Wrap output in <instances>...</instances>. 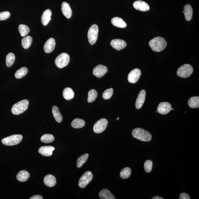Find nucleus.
<instances>
[{
    "mask_svg": "<svg viewBox=\"0 0 199 199\" xmlns=\"http://www.w3.org/2000/svg\"><path fill=\"white\" fill-rule=\"evenodd\" d=\"M93 178V175L91 172H86L79 179L78 183L79 187L82 189L86 187L92 181Z\"/></svg>",
    "mask_w": 199,
    "mask_h": 199,
    "instance_id": "8",
    "label": "nucleus"
},
{
    "mask_svg": "<svg viewBox=\"0 0 199 199\" xmlns=\"http://www.w3.org/2000/svg\"><path fill=\"white\" fill-rule=\"evenodd\" d=\"M89 155L88 153H85V154L81 156H80L78 159H77V168H81L84 163H86V162L87 161Z\"/></svg>",
    "mask_w": 199,
    "mask_h": 199,
    "instance_id": "31",
    "label": "nucleus"
},
{
    "mask_svg": "<svg viewBox=\"0 0 199 199\" xmlns=\"http://www.w3.org/2000/svg\"><path fill=\"white\" fill-rule=\"evenodd\" d=\"M75 94L72 88H66L63 92V96L66 100H69L74 98Z\"/></svg>",
    "mask_w": 199,
    "mask_h": 199,
    "instance_id": "25",
    "label": "nucleus"
},
{
    "mask_svg": "<svg viewBox=\"0 0 199 199\" xmlns=\"http://www.w3.org/2000/svg\"><path fill=\"white\" fill-rule=\"evenodd\" d=\"M133 6L136 9L142 12L147 11L150 9L148 4L142 1H135L133 3Z\"/></svg>",
    "mask_w": 199,
    "mask_h": 199,
    "instance_id": "14",
    "label": "nucleus"
},
{
    "mask_svg": "<svg viewBox=\"0 0 199 199\" xmlns=\"http://www.w3.org/2000/svg\"><path fill=\"white\" fill-rule=\"evenodd\" d=\"M131 174V169L128 167L125 168L121 171L120 176L122 179H125L128 178Z\"/></svg>",
    "mask_w": 199,
    "mask_h": 199,
    "instance_id": "33",
    "label": "nucleus"
},
{
    "mask_svg": "<svg viewBox=\"0 0 199 199\" xmlns=\"http://www.w3.org/2000/svg\"><path fill=\"white\" fill-rule=\"evenodd\" d=\"M99 196L102 199H115V197L109 190L104 189L100 191Z\"/></svg>",
    "mask_w": 199,
    "mask_h": 199,
    "instance_id": "23",
    "label": "nucleus"
},
{
    "mask_svg": "<svg viewBox=\"0 0 199 199\" xmlns=\"http://www.w3.org/2000/svg\"><path fill=\"white\" fill-rule=\"evenodd\" d=\"M52 113L56 122L58 123H60L62 122V116L60 112L59 108L57 106L55 105L53 107Z\"/></svg>",
    "mask_w": 199,
    "mask_h": 199,
    "instance_id": "26",
    "label": "nucleus"
},
{
    "mask_svg": "<svg viewBox=\"0 0 199 199\" xmlns=\"http://www.w3.org/2000/svg\"><path fill=\"white\" fill-rule=\"evenodd\" d=\"M119 119V117H118V118L116 120H118Z\"/></svg>",
    "mask_w": 199,
    "mask_h": 199,
    "instance_id": "43",
    "label": "nucleus"
},
{
    "mask_svg": "<svg viewBox=\"0 0 199 199\" xmlns=\"http://www.w3.org/2000/svg\"><path fill=\"white\" fill-rule=\"evenodd\" d=\"M179 199H190V196L189 194L186 193H181L179 195Z\"/></svg>",
    "mask_w": 199,
    "mask_h": 199,
    "instance_id": "40",
    "label": "nucleus"
},
{
    "mask_svg": "<svg viewBox=\"0 0 199 199\" xmlns=\"http://www.w3.org/2000/svg\"><path fill=\"white\" fill-rule=\"evenodd\" d=\"M71 125L73 128H81L85 126V122L81 119L76 118L72 121Z\"/></svg>",
    "mask_w": 199,
    "mask_h": 199,
    "instance_id": "28",
    "label": "nucleus"
},
{
    "mask_svg": "<svg viewBox=\"0 0 199 199\" xmlns=\"http://www.w3.org/2000/svg\"><path fill=\"white\" fill-rule=\"evenodd\" d=\"M145 91L144 90L140 91L135 103V107L137 109H140L142 106L145 102Z\"/></svg>",
    "mask_w": 199,
    "mask_h": 199,
    "instance_id": "17",
    "label": "nucleus"
},
{
    "mask_svg": "<svg viewBox=\"0 0 199 199\" xmlns=\"http://www.w3.org/2000/svg\"><path fill=\"white\" fill-rule=\"evenodd\" d=\"M152 199H164V198L163 197H162L159 196H156L153 197L152 198Z\"/></svg>",
    "mask_w": 199,
    "mask_h": 199,
    "instance_id": "42",
    "label": "nucleus"
},
{
    "mask_svg": "<svg viewBox=\"0 0 199 199\" xmlns=\"http://www.w3.org/2000/svg\"><path fill=\"white\" fill-rule=\"evenodd\" d=\"M28 72V69L25 67H23L16 71L15 73V77L17 79H21L24 77L27 74Z\"/></svg>",
    "mask_w": 199,
    "mask_h": 199,
    "instance_id": "30",
    "label": "nucleus"
},
{
    "mask_svg": "<svg viewBox=\"0 0 199 199\" xmlns=\"http://www.w3.org/2000/svg\"><path fill=\"white\" fill-rule=\"evenodd\" d=\"M43 196L40 195H35L31 197L30 199H43Z\"/></svg>",
    "mask_w": 199,
    "mask_h": 199,
    "instance_id": "41",
    "label": "nucleus"
},
{
    "mask_svg": "<svg viewBox=\"0 0 199 199\" xmlns=\"http://www.w3.org/2000/svg\"><path fill=\"white\" fill-rule=\"evenodd\" d=\"M32 42V39L31 36H26L21 40V44L23 48L25 49L29 48Z\"/></svg>",
    "mask_w": 199,
    "mask_h": 199,
    "instance_id": "29",
    "label": "nucleus"
},
{
    "mask_svg": "<svg viewBox=\"0 0 199 199\" xmlns=\"http://www.w3.org/2000/svg\"><path fill=\"white\" fill-rule=\"evenodd\" d=\"M113 94V89L112 88L106 90L102 94L103 98L105 100L109 99L111 98Z\"/></svg>",
    "mask_w": 199,
    "mask_h": 199,
    "instance_id": "38",
    "label": "nucleus"
},
{
    "mask_svg": "<svg viewBox=\"0 0 199 199\" xmlns=\"http://www.w3.org/2000/svg\"><path fill=\"white\" fill-rule=\"evenodd\" d=\"M149 45L153 51L160 52L166 48L167 43L163 38L157 37L151 40Z\"/></svg>",
    "mask_w": 199,
    "mask_h": 199,
    "instance_id": "1",
    "label": "nucleus"
},
{
    "mask_svg": "<svg viewBox=\"0 0 199 199\" xmlns=\"http://www.w3.org/2000/svg\"><path fill=\"white\" fill-rule=\"evenodd\" d=\"M183 13L186 20L188 21L191 20L193 14V10L191 6L189 4H187L184 6Z\"/></svg>",
    "mask_w": 199,
    "mask_h": 199,
    "instance_id": "21",
    "label": "nucleus"
},
{
    "mask_svg": "<svg viewBox=\"0 0 199 199\" xmlns=\"http://www.w3.org/2000/svg\"><path fill=\"white\" fill-rule=\"evenodd\" d=\"M171 110H173V108H171Z\"/></svg>",
    "mask_w": 199,
    "mask_h": 199,
    "instance_id": "44",
    "label": "nucleus"
},
{
    "mask_svg": "<svg viewBox=\"0 0 199 199\" xmlns=\"http://www.w3.org/2000/svg\"><path fill=\"white\" fill-rule=\"evenodd\" d=\"M30 175L29 173L26 170H22L19 172L16 176L18 180L21 182H24L29 179Z\"/></svg>",
    "mask_w": 199,
    "mask_h": 199,
    "instance_id": "24",
    "label": "nucleus"
},
{
    "mask_svg": "<svg viewBox=\"0 0 199 199\" xmlns=\"http://www.w3.org/2000/svg\"><path fill=\"white\" fill-rule=\"evenodd\" d=\"M108 71L106 66L99 65L95 67L93 70V74L98 78H101L104 76Z\"/></svg>",
    "mask_w": 199,
    "mask_h": 199,
    "instance_id": "12",
    "label": "nucleus"
},
{
    "mask_svg": "<svg viewBox=\"0 0 199 199\" xmlns=\"http://www.w3.org/2000/svg\"><path fill=\"white\" fill-rule=\"evenodd\" d=\"M99 27L96 25H93L90 27L88 33V37L90 44L94 45L98 38Z\"/></svg>",
    "mask_w": 199,
    "mask_h": 199,
    "instance_id": "6",
    "label": "nucleus"
},
{
    "mask_svg": "<svg viewBox=\"0 0 199 199\" xmlns=\"http://www.w3.org/2000/svg\"><path fill=\"white\" fill-rule=\"evenodd\" d=\"M141 75V71L139 69H134L129 73L128 80L130 83H135L138 82Z\"/></svg>",
    "mask_w": 199,
    "mask_h": 199,
    "instance_id": "10",
    "label": "nucleus"
},
{
    "mask_svg": "<svg viewBox=\"0 0 199 199\" xmlns=\"http://www.w3.org/2000/svg\"><path fill=\"white\" fill-rule=\"evenodd\" d=\"M63 14L67 19H70L72 16V12L70 5L66 2H63L61 5Z\"/></svg>",
    "mask_w": 199,
    "mask_h": 199,
    "instance_id": "18",
    "label": "nucleus"
},
{
    "mask_svg": "<svg viewBox=\"0 0 199 199\" xmlns=\"http://www.w3.org/2000/svg\"><path fill=\"white\" fill-rule=\"evenodd\" d=\"M70 61V56L67 54L63 53L56 58L55 64L58 68H62L67 66Z\"/></svg>",
    "mask_w": 199,
    "mask_h": 199,
    "instance_id": "5",
    "label": "nucleus"
},
{
    "mask_svg": "<svg viewBox=\"0 0 199 199\" xmlns=\"http://www.w3.org/2000/svg\"><path fill=\"white\" fill-rule=\"evenodd\" d=\"M52 12L50 9H47L43 12L42 16V22L44 26H46L51 20Z\"/></svg>",
    "mask_w": 199,
    "mask_h": 199,
    "instance_id": "22",
    "label": "nucleus"
},
{
    "mask_svg": "<svg viewBox=\"0 0 199 199\" xmlns=\"http://www.w3.org/2000/svg\"><path fill=\"white\" fill-rule=\"evenodd\" d=\"M10 14L8 11L0 13V21L5 20L10 18Z\"/></svg>",
    "mask_w": 199,
    "mask_h": 199,
    "instance_id": "39",
    "label": "nucleus"
},
{
    "mask_svg": "<svg viewBox=\"0 0 199 199\" xmlns=\"http://www.w3.org/2000/svg\"><path fill=\"white\" fill-rule=\"evenodd\" d=\"M110 44L114 49L117 51L121 50L127 46V43L124 40L118 39L112 40Z\"/></svg>",
    "mask_w": 199,
    "mask_h": 199,
    "instance_id": "13",
    "label": "nucleus"
},
{
    "mask_svg": "<svg viewBox=\"0 0 199 199\" xmlns=\"http://www.w3.org/2000/svg\"><path fill=\"white\" fill-rule=\"evenodd\" d=\"M55 138L53 135L50 134H46L42 136L41 138V141L45 143H49L54 141Z\"/></svg>",
    "mask_w": 199,
    "mask_h": 199,
    "instance_id": "34",
    "label": "nucleus"
},
{
    "mask_svg": "<svg viewBox=\"0 0 199 199\" xmlns=\"http://www.w3.org/2000/svg\"><path fill=\"white\" fill-rule=\"evenodd\" d=\"M188 105L192 109H196L199 107V97L194 96L191 97L188 101Z\"/></svg>",
    "mask_w": 199,
    "mask_h": 199,
    "instance_id": "27",
    "label": "nucleus"
},
{
    "mask_svg": "<svg viewBox=\"0 0 199 199\" xmlns=\"http://www.w3.org/2000/svg\"><path fill=\"white\" fill-rule=\"evenodd\" d=\"M144 169L147 173H149L151 172L153 167V162L150 160H147L145 162L144 164Z\"/></svg>",
    "mask_w": 199,
    "mask_h": 199,
    "instance_id": "37",
    "label": "nucleus"
},
{
    "mask_svg": "<svg viewBox=\"0 0 199 199\" xmlns=\"http://www.w3.org/2000/svg\"><path fill=\"white\" fill-rule=\"evenodd\" d=\"M23 136L21 135H14L4 138L2 140V143L7 146H14L18 145L21 141Z\"/></svg>",
    "mask_w": 199,
    "mask_h": 199,
    "instance_id": "4",
    "label": "nucleus"
},
{
    "mask_svg": "<svg viewBox=\"0 0 199 199\" xmlns=\"http://www.w3.org/2000/svg\"><path fill=\"white\" fill-rule=\"evenodd\" d=\"M107 120L105 118H101L95 123L94 126V131L95 133L99 134L102 133L107 127Z\"/></svg>",
    "mask_w": 199,
    "mask_h": 199,
    "instance_id": "9",
    "label": "nucleus"
},
{
    "mask_svg": "<svg viewBox=\"0 0 199 199\" xmlns=\"http://www.w3.org/2000/svg\"><path fill=\"white\" fill-rule=\"evenodd\" d=\"M132 134L134 138L142 141L149 142L152 139V135L149 132L139 128L133 129Z\"/></svg>",
    "mask_w": 199,
    "mask_h": 199,
    "instance_id": "2",
    "label": "nucleus"
},
{
    "mask_svg": "<svg viewBox=\"0 0 199 199\" xmlns=\"http://www.w3.org/2000/svg\"><path fill=\"white\" fill-rule=\"evenodd\" d=\"M55 149L54 147L52 146H43L39 149L38 152L43 156H50L52 155L53 152Z\"/></svg>",
    "mask_w": 199,
    "mask_h": 199,
    "instance_id": "15",
    "label": "nucleus"
},
{
    "mask_svg": "<svg viewBox=\"0 0 199 199\" xmlns=\"http://www.w3.org/2000/svg\"><path fill=\"white\" fill-rule=\"evenodd\" d=\"M55 41L53 38L49 39L46 42L44 46V51L45 53H49L53 52L55 49Z\"/></svg>",
    "mask_w": 199,
    "mask_h": 199,
    "instance_id": "16",
    "label": "nucleus"
},
{
    "mask_svg": "<svg viewBox=\"0 0 199 199\" xmlns=\"http://www.w3.org/2000/svg\"><path fill=\"white\" fill-rule=\"evenodd\" d=\"M111 22L112 25L116 27L124 28L127 27V24L122 18L118 17H114L112 18Z\"/></svg>",
    "mask_w": 199,
    "mask_h": 199,
    "instance_id": "20",
    "label": "nucleus"
},
{
    "mask_svg": "<svg viewBox=\"0 0 199 199\" xmlns=\"http://www.w3.org/2000/svg\"><path fill=\"white\" fill-rule=\"evenodd\" d=\"M29 102L27 100H23L15 104L12 108V113L15 115L22 114L26 110L29 106Z\"/></svg>",
    "mask_w": 199,
    "mask_h": 199,
    "instance_id": "3",
    "label": "nucleus"
},
{
    "mask_svg": "<svg viewBox=\"0 0 199 199\" xmlns=\"http://www.w3.org/2000/svg\"><path fill=\"white\" fill-rule=\"evenodd\" d=\"M18 29L20 35L22 37L26 36L30 32V29L26 25H20L19 26Z\"/></svg>",
    "mask_w": 199,
    "mask_h": 199,
    "instance_id": "36",
    "label": "nucleus"
},
{
    "mask_svg": "<svg viewBox=\"0 0 199 199\" xmlns=\"http://www.w3.org/2000/svg\"><path fill=\"white\" fill-rule=\"evenodd\" d=\"M44 182L47 186L53 187L56 185L57 180L54 176L51 174H48L44 177Z\"/></svg>",
    "mask_w": 199,
    "mask_h": 199,
    "instance_id": "19",
    "label": "nucleus"
},
{
    "mask_svg": "<svg viewBox=\"0 0 199 199\" xmlns=\"http://www.w3.org/2000/svg\"><path fill=\"white\" fill-rule=\"evenodd\" d=\"M193 72V68L190 64H185L179 67L177 71V75L183 78H187L191 76Z\"/></svg>",
    "mask_w": 199,
    "mask_h": 199,
    "instance_id": "7",
    "label": "nucleus"
},
{
    "mask_svg": "<svg viewBox=\"0 0 199 199\" xmlns=\"http://www.w3.org/2000/svg\"><path fill=\"white\" fill-rule=\"evenodd\" d=\"M98 94L96 91L94 89L91 90L88 93V101L91 103L94 102L97 98Z\"/></svg>",
    "mask_w": 199,
    "mask_h": 199,
    "instance_id": "35",
    "label": "nucleus"
},
{
    "mask_svg": "<svg viewBox=\"0 0 199 199\" xmlns=\"http://www.w3.org/2000/svg\"><path fill=\"white\" fill-rule=\"evenodd\" d=\"M15 60V56L14 54H8L6 57V65L8 67H10L14 63Z\"/></svg>",
    "mask_w": 199,
    "mask_h": 199,
    "instance_id": "32",
    "label": "nucleus"
},
{
    "mask_svg": "<svg viewBox=\"0 0 199 199\" xmlns=\"http://www.w3.org/2000/svg\"><path fill=\"white\" fill-rule=\"evenodd\" d=\"M172 105L169 103L162 102L160 103L157 107V111L162 115L167 114L171 110Z\"/></svg>",
    "mask_w": 199,
    "mask_h": 199,
    "instance_id": "11",
    "label": "nucleus"
}]
</instances>
